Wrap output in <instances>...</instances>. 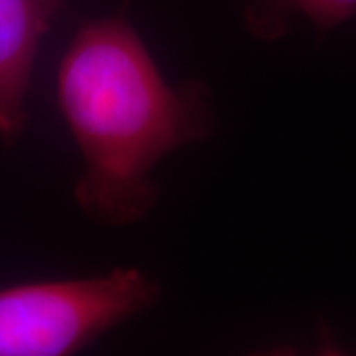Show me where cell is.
Instances as JSON below:
<instances>
[{
  "label": "cell",
  "instance_id": "cell-1",
  "mask_svg": "<svg viewBox=\"0 0 356 356\" xmlns=\"http://www.w3.org/2000/svg\"><path fill=\"white\" fill-rule=\"evenodd\" d=\"M58 103L83 156L77 204L107 226L147 216L153 170L166 154L206 139L212 99L204 83H168L123 18L79 28L58 72Z\"/></svg>",
  "mask_w": 356,
  "mask_h": 356
},
{
  "label": "cell",
  "instance_id": "cell-2",
  "mask_svg": "<svg viewBox=\"0 0 356 356\" xmlns=\"http://www.w3.org/2000/svg\"><path fill=\"white\" fill-rule=\"evenodd\" d=\"M156 299V281L135 267L0 289V356H76Z\"/></svg>",
  "mask_w": 356,
  "mask_h": 356
},
{
  "label": "cell",
  "instance_id": "cell-3",
  "mask_svg": "<svg viewBox=\"0 0 356 356\" xmlns=\"http://www.w3.org/2000/svg\"><path fill=\"white\" fill-rule=\"evenodd\" d=\"M64 0H0V137L14 140L26 129V97L40 42Z\"/></svg>",
  "mask_w": 356,
  "mask_h": 356
},
{
  "label": "cell",
  "instance_id": "cell-4",
  "mask_svg": "<svg viewBox=\"0 0 356 356\" xmlns=\"http://www.w3.org/2000/svg\"><path fill=\"white\" fill-rule=\"evenodd\" d=\"M301 16L318 30H331L356 18V0H250L248 24L259 38L283 34L285 20Z\"/></svg>",
  "mask_w": 356,
  "mask_h": 356
},
{
  "label": "cell",
  "instance_id": "cell-5",
  "mask_svg": "<svg viewBox=\"0 0 356 356\" xmlns=\"http://www.w3.org/2000/svg\"><path fill=\"white\" fill-rule=\"evenodd\" d=\"M250 356H295L293 350H283V348H275V350H266V353H257V355H250ZM317 356H344L343 353H339L337 348L332 346H325L321 348V353Z\"/></svg>",
  "mask_w": 356,
  "mask_h": 356
}]
</instances>
